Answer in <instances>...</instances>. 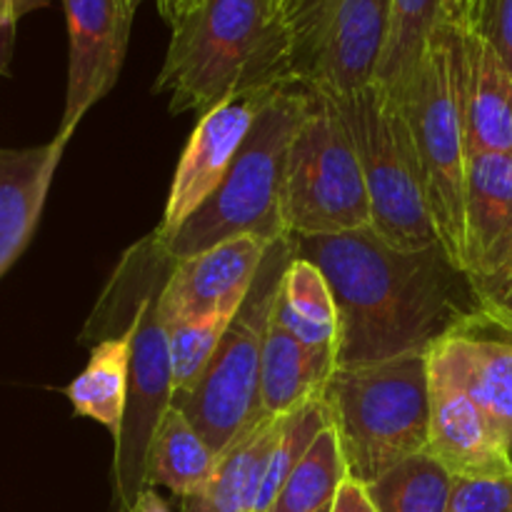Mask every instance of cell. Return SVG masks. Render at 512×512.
Here are the masks:
<instances>
[{
  "mask_svg": "<svg viewBox=\"0 0 512 512\" xmlns=\"http://www.w3.org/2000/svg\"><path fill=\"white\" fill-rule=\"evenodd\" d=\"M293 240L323 270L338 305V365L430 353L478 313L468 273L440 245L400 250L373 228Z\"/></svg>",
  "mask_w": 512,
  "mask_h": 512,
  "instance_id": "obj_1",
  "label": "cell"
},
{
  "mask_svg": "<svg viewBox=\"0 0 512 512\" xmlns=\"http://www.w3.org/2000/svg\"><path fill=\"white\" fill-rule=\"evenodd\" d=\"M293 30L280 0H200L173 25L155 93L173 113L295 85Z\"/></svg>",
  "mask_w": 512,
  "mask_h": 512,
  "instance_id": "obj_2",
  "label": "cell"
},
{
  "mask_svg": "<svg viewBox=\"0 0 512 512\" xmlns=\"http://www.w3.org/2000/svg\"><path fill=\"white\" fill-rule=\"evenodd\" d=\"M325 405L350 478L373 483L398 463L428 450V353L338 365L325 390Z\"/></svg>",
  "mask_w": 512,
  "mask_h": 512,
  "instance_id": "obj_3",
  "label": "cell"
},
{
  "mask_svg": "<svg viewBox=\"0 0 512 512\" xmlns=\"http://www.w3.org/2000/svg\"><path fill=\"white\" fill-rule=\"evenodd\" d=\"M178 260L150 233L130 245L110 278L128 300L133 323L128 405L120 435L115 438V495L120 512H133L145 483V463L155 428L173 408V358L170 335L160 313V295Z\"/></svg>",
  "mask_w": 512,
  "mask_h": 512,
  "instance_id": "obj_4",
  "label": "cell"
},
{
  "mask_svg": "<svg viewBox=\"0 0 512 512\" xmlns=\"http://www.w3.org/2000/svg\"><path fill=\"white\" fill-rule=\"evenodd\" d=\"M310 103L305 85H285L263 98L260 113L213 195L163 243L175 260L225 240L255 235L268 243L290 238L283 220V178L290 143Z\"/></svg>",
  "mask_w": 512,
  "mask_h": 512,
  "instance_id": "obj_5",
  "label": "cell"
},
{
  "mask_svg": "<svg viewBox=\"0 0 512 512\" xmlns=\"http://www.w3.org/2000/svg\"><path fill=\"white\" fill-rule=\"evenodd\" d=\"M423 170L425 193L440 248L465 273V143L458 30L445 20L400 100Z\"/></svg>",
  "mask_w": 512,
  "mask_h": 512,
  "instance_id": "obj_6",
  "label": "cell"
},
{
  "mask_svg": "<svg viewBox=\"0 0 512 512\" xmlns=\"http://www.w3.org/2000/svg\"><path fill=\"white\" fill-rule=\"evenodd\" d=\"M295 258L293 240L270 245L250 293L225 330L213 360L188 393L173 405L203 433L218 455L265 423L260 413V365L263 345L273 320L280 283Z\"/></svg>",
  "mask_w": 512,
  "mask_h": 512,
  "instance_id": "obj_7",
  "label": "cell"
},
{
  "mask_svg": "<svg viewBox=\"0 0 512 512\" xmlns=\"http://www.w3.org/2000/svg\"><path fill=\"white\" fill-rule=\"evenodd\" d=\"M283 220L290 238L370 228L358 150L335 100L318 90H310L308 110L285 160Z\"/></svg>",
  "mask_w": 512,
  "mask_h": 512,
  "instance_id": "obj_8",
  "label": "cell"
},
{
  "mask_svg": "<svg viewBox=\"0 0 512 512\" xmlns=\"http://www.w3.org/2000/svg\"><path fill=\"white\" fill-rule=\"evenodd\" d=\"M333 100L363 165L370 228L400 250L440 245L403 108L375 83L348 98Z\"/></svg>",
  "mask_w": 512,
  "mask_h": 512,
  "instance_id": "obj_9",
  "label": "cell"
},
{
  "mask_svg": "<svg viewBox=\"0 0 512 512\" xmlns=\"http://www.w3.org/2000/svg\"><path fill=\"white\" fill-rule=\"evenodd\" d=\"M393 0H295L288 8L300 85L348 98L375 83Z\"/></svg>",
  "mask_w": 512,
  "mask_h": 512,
  "instance_id": "obj_10",
  "label": "cell"
},
{
  "mask_svg": "<svg viewBox=\"0 0 512 512\" xmlns=\"http://www.w3.org/2000/svg\"><path fill=\"white\" fill-rule=\"evenodd\" d=\"M68 18V90L55 138L68 143L83 115L115 88L135 13L123 0H63Z\"/></svg>",
  "mask_w": 512,
  "mask_h": 512,
  "instance_id": "obj_11",
  "label": "cell"
},
{
  "mask_svg": "<svg viewBox=\"0 0 512 512\" xmlns=\"http://www.w3.org/2000/svg\"><path fill=\"white\" fill-rule=\"evenodd\" d=\"M265 95L230 100L200 115L178 160L163 220L155 230L160 243H168L180 225L223 183L258 118Z\"/></svg>",
  "mask_w": 512,
  "mask_h": 512,
  "instance_id": "obj_12",
  "label": "cell"
},
{
  "mask_svg": "<svg viewBox=\"0 0 512 512\" xmlns=\"http://www.w3.org/2000/svg\"><path fill=\"white\" fill-rule=\"evenodd\" d=\"M428 360L483 408L512 455V328L478 308L430 348Z\"/></svg>",
  "mask_w": 512,
  "mask_h": 512,
  "instance_id": "obj_13",
  "label": "cell"
},
{
  "mask_svg": "<svg viewBox=\"0 0 512 512\" xmlns=\"http://www.w3.org/2000/svg\"><path fill=\"white\" fill-rule=\"evenodd\" d=\"M270 245L273 243L255 235H240L178 260L160 295L165 325L173 328L220 308L243 305Z\"/></svg>",
  "mask_w": 512,
  "mask_h": 512,
  "instance_id": "obj_14",
  "label": "cell"
},
{
  "mask_svg": "<svg viewBox=\"0 0 512 512\" xmlns=\"http://www.w3.org/2000/svg\"><path fill=\"white\" fill-rule=\"evenodd\" d=\"M455 480L512 478V455L495 425L460 385L430 368L428 450Z\"/></svg>",
  "mask_w": 512,
  "mask_h": 512,
  "instance_id": "obj_15",
  "label": "cell"
},
{
  "mask_svg": "<svg viewBox=\"0 0 512 512\" xmlns=\"http://www.w3.org/2000/svg\"><path fill=\"white\" fill-rule=\"evenodd\" d=\"M512 255V153H470L465 170V273L483 278Z\"/></svg>",
  "mask_w": 512,
  "mask_h": 512,
  "instance_id": "obj_16",
  "label": "cell"
},
{
  "mask_svg": "<svg viewBox=\"0 0 512 512\" xmlns=\"http://www.w3.org/2000/svg\"><path fill=\"white\" fill-rule=\"evenodd\" d=\"M455 30L468 155L512 153V73L473 30Z\"/></svg>",
  "mask_w": 512,
  "mask_h": 512,
  "instance_id": "obj_17",
  "label": "cell"
},
{
  "mask_svg": "<svg viewBox=\"0 0 512 512\" xmlns=\"http://www.w3.org/2000/svg\"><path fill=\"white\" fill-rule=\"evenodd\" d=\"M65 143L0 148V278L23 255L38 228Z\"/></svg>",
  "mask_w": 512,
  "mask_h": 512,
  "instance_id": "obj_18",
  "label": "cell"
},
{
  "mask_svg": "<svg viewBox=\"0 0 512 512\" xmlns=\"http://www.w3.org/2000/svg\"><path fill=\"white\" fill-rule=\"evenodd\" d=\"M338 370V348L300 343L280 323L270 320L260 365V413L278 420L325 398Z\"/></svg>",
  "mask_w": 512,
  "mask_h": 512,
  "instance_id": "obj_19",
  "label": "cell"
},
{
  "mask_svg": "<svg viewBox=\"0 0 512 512\" xmlns=\"http://www.w3.org/2000/svg\"><path fill=\"white\" fill-rule=\"evenodd\" d=\"M278 420H265L253 433L230 445L218 460L213 478L190 498H183V512H250L258 503L260 485L278 440Z\"/></svg>",
  "mask_w": 512,
  "mask_h": 512,
  "instance_id": "obj_20",
  "label": "cell"
},
{
  "mask_svg": "<svg viewBox=\"0 0 512 512\" xmlns=\"http://www.w3.org/2000/svg\"><path fill=\"white\" fill-rule=\"evenodd\" d=\"M218 460L220 455L210 448L203 433L173 405L150 440L145 483L148 488H168L180 500L190 498L213 478Z\"/></svg>",
  "mask_w": 512,
  "mask_h": 512,
  "instance_id": "obj_21",
  "label": "cell"
},
{
  "mask_svg": "<svg viewBox=\"0 0 512 512\" xmlns=\"http://www.w3.org/2000/svg\"><path fill=\"white\" fill-rule=\"evenodd\" d=\"M275 323L313 348H338V305L323 270L295 255L280 283L273 310Z\"/></svg>",
  "mask_w": 512,
  "mask_h": 512,
  "instance_id": "obj_22",
  "label": "cell"
},
{
  "mask_svg": "<svg viewBox=\"0 0 512 512\" xmlns=\"http://www.w3.org/2000/svg\"><path fill=\"white\" fill-rule=\"evenodd\" d=\"M443 23V0H393L388 40L375 73V85L383 88L395 103H400L413 85L430 40Z\"/></svg>",
  "mask_w": 512,
  "mask_h": 512,
  "instance_id": "obj_23",
  "label": "cell"
},
{
  "mask_svg": "<svg viewBox=\"0 0 512 512\" xmlns=\"http://www.w3.org/2000/svg\"><path fill=\"white\" fill-rule=\"evenodd\" d=\"M348 475L338 435L328 425L285 480L268 512H333L340 485Z\"/></svg>",
  "mask_w": 512,
  "mask_h": 512,
  "instance_id": "obj_24",
  "label": "cell"
},
{
  "mask_svg": "<svg viewBox=\"0 0 512 512\" xmlns=\"http://www.w3.org/2000/svg\"><path fill=\"white\" fill-rule=\"evenodd\" d=\"M453 485L433 455L420 453L368 483V493L380 512H448Z\"/></svg>",
  "mask_w": 512,
  "mask_h": 512,
  "instance_id": "obj_25",
  "label": "cell"
},
{
  "mask_svg": "<svg viewBox=\"0 0 512 512\" xmlns=\"http://www.w3.org/2000/svg\"><path fill=\"white\" fill-rule=\"evenodd\" d=\"M328 425L330 410L328 405H325V398L318 400V403L305 405L298 413H290L285 415V418H280L278 440H275L273 455H270L268 470H265L263 485H260L255 512L270 510V505L278 498L285 480H288L290 473L298 468V463L305 458L310 445L315 443V438H318Z\"/></svg>",
  "mask_w": 512,
  "mask_h": 512,
  "instance_id": "obj_26",
  "label": "cell"
},
{
  "mask_svg": "<svg viewBox=\"0 0 512 512\" xmlns=\"http://www.w3.org/2000/svg\"><path fill=\"white\" fill-rule=\"evenodd\" d=\"M238 308H220L215 313L203 315V318L185 320V323L168 328L170 335V358H173V400L178 395L188 393L205 368L213 360L225 330L233 323Z\"/></svg>",
  "mask_w": 512,
  "mask_h": 512,
  "instance_id": "obj_27",
  "label": "cell"
},
{
  "mask_svg": "<svg viewBox=\"0 0 512 512\" xmlns=\"http://www.w3.org/2000/svg\"><path fill=\"white\" fill-rule=\"evenodd\" d=\"M460 25L483 38L512 73V0H470Z\"/></svg>",
  "mask_w": 512,
  "mask_h": 512,
  "instance_id": "obj_28",
  "label": "cell"
},
{
  "mask_svg": "<svg viewBox=\"0 0 512 512\" xmlns=\"http://www.w3.org/2000/svg\"><path fill=\"white\" fill-rule=\"evenodd\" d=\"M448 512H512V478L455 480Z\"/></svg>",
  "mask_w": 512,
  "mask_h": 512,
  "instance_id": "obj_29",
  "label": "cell"
},
{
  "mask_svg": "<svg viewBox=\"0 0 512 512\" xmlns=\"http://www.w3.org/2000/svg\"><path fill=\"white\" fill-rule=\"evenodd\" d=\"M470 283H473L480 313L505 328H512V255L503 268L483 278H473Z\"/></svg>",
  "mask_w": 512,
  "mask_h": 512,
  "instance_id": "obj_30",
  "label": "cell"
},
{
  "mask_svg": "<svg viewBox=\"0 0 512 512\" xmlns=\"http://www.w3.org/2000/svg\"><path fill=\"white\" fill-rule=\"evenodd\" d=\"M333 512H380L375 508L373 498L368 493V485L360 483L355 478H345V483L340 485L338 498H335Z\"/></svg>",
  "mask_w": 512,
  "mask_h": 512,
  "instance_id": "obj_31",
  "label": "cell"
},
{
  "mask_svg": "<svg viewBox=\"0 0 512 512\" xmlns=\"http://www.w3.org/2000/svg\"><path fill=\"white\" fill-rule=\"evenodd\" d=\"M50 3H53V0H0V15H3V23L15 30L20 18H25V15L33 13V10L45 8V5Z\"/></svg>",
  "mask_w": 512,
  "mask_h": 512,
  "instance_id": "obj_32",
  "label": "cell"
},
{
  "mask_svg": "<svg viewBox=\"0 0 512 512\" xmlns=\"http://www.w3.org/2000/svg\"><path fill=\"white\" fill-rule=\"evenodd\" d=\"M155 3H158V10L160 15H163L165 23L173 28V25L178 23L188 10H193L200 0H155Z\"/></svg>",
  "mask_w": 512,
  "mask_h": 512,
  "instance_id": "obj_33",
  "label": "cell"
},
{
  "mask_svg": "<svg viewBox=\"0 0 512 512\" xmlns=\"http://www.w3.org/2000/svg\"><path fill=\"white\" fill-rule=\"evenodd\" d=\"M133 512H170V508L165 505V500L155 493V488H145L143 493H140Z\"/></svg>",
  "mask_w": 512,
  "mask_h": 512,
  "instance_id": "obj_34",
  "label": "cell"
},
{
  "mask_svg": "<svg viewBox=\"0 0 512 512\" xmlns=\"http://www.w3.org/2000/svg\"><path fill=\"white\" fill-rule=\"evenodd\" d=\"M445 3V20L448 23L460 25L465 20V13H468L470 0H443Z\"/></svg>",
  "mask_w": 512,
  "mask_h": 512,
  "instance_id": "obj_35",
  "label": "cell"
},
{
  "mask_svg": "<svg viewBox=\"0 0 512 512\" xmlns=\"http://www.w3.org/2000/svg\"><path fill=\"white\" fill-rule=\"evenodd\" d=\"M10 35H13V28H8V25L3 23V15H0V70H3V60H5V53H8Z\"/></svg>",
  "mask_w": 512,
  "mask_h": 512,
  "instance_id": "obj_36",
  "label": "cell"
},
{
  "mask_svg": "<svg viewBox=\"0 0 512 512\" xmlns=\"http://www.w3.org/2000/svg\"><path fill=\"white\" fill-rule=\"evenodd\" d=\"M123 3H125V5H128V8H130V10H133V13H138V8H140V5H143V3H145V0H123Z\"/></svg>",
  "mask_w": 512,
  "mask_h": 512,
  "instance_id": "obj_37",
  "label": "cell"
},
{
  "mask_svg": "<svg viewBox=\"0 0 512 512\" xmlns=\"http://www.w3.org/2000/svg\"><path fill=\"white\" fill-rule=\"evenodd\" d=\"M280 3H283V8H285V10H288V8H290V5H293V3H295V0H280Z\"/></svg>",
  "mask_w": 512,
  "mask_h": 512,
  "instance_id": "obj_38",
  "label": "cell"
},
{
  "mask_svg": "<svg viewBox=\"0 0 512 512\" xmlns=\"http://www.w3.org/2000/svg\"><path fill=\"white\" fill-rule=\"evenodd\" d=\"M250 512H255V510H250Z\"/></svg>",
  "mask_w": 512,
  "mask_h": 512,
  "instance_id": "obj_39",
  "label": "cell"
}]
</instances>
